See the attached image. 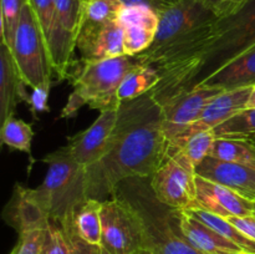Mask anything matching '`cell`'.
Segmentation results:
<instances>
[{"mask_svg":"<svg viewBox=\"0 0 255 254\" xmlns=\"http://www.w3.org/2000/svg\"><path fill=\"white\" fill-rule=\"evenodd\" d=\"M255 45V0L232 16L197 27L178 41L154 52L137 55L142 65L161 75L149 94L158 105L198 86L203 80Z\"/></svg>","mask_w":255,"mask_h":254,"instance_id":"6da1fadb","label":"cell"},{"mask_svg":"<svg viewBox=\"0 0 255 254\" xmlns=\"http://www.w3.org/2000/svg\"><path fill=\"white\" fill-rule=\"evenodd\" d=\"M169 156L162 128V110L151 94L120 104L111 148L96 166L87 168L90 198L116 192L122 182L149 178Z\"/></svg>","mask_w":255,"mask_h":254,"instance_id":"7a4b0ae2","label":"cell"},{"mask_svg":"<svg viewBox=\"0 0 255 254\" xmlns=\"http://www.w3.org/2000/svg\"><path fill=\"white\" fill-rule=\"evenodd\" d=\"M81 62V67L69 75L74 90L60 112V119L75 117L84 106L102 111L120 105L121 102L117 100L120 85L131 70L142 65L137 55Z\"/></svg>","mask_w":255,"mask_h":254,"instance_id":"3957f363","label":"cell"},{"mask_svg":"<svg viewBox=\"0 0 255 254\" xmlns=\"http://www.w3.org/2000/svg\"><path fill=\"white\" fill-rule=\"evenodd\" d=\"M42 161L47 164L44 182L35 189L27 188L29 194L49 218H64L90 198L87 168L72 158L67 146L51 152Z\"/></svg>","mask_w":255,"mask_h":254,"instance_id":"277c9868","label":"cell"},{"mask_svg":"<svg viewBox=\"0 0 255 254\" xmlns=\"http://www.w3.org/2000/svg\"><path fill=\"white\" fill-rule=\"evenodd\" d=\"M102 244L112 254H139L146 243V226L136 204L114 197L102 201Z\"/></svg>","mask_w":255,"mask_h":254,"instance_id":"5b68a950","label":"cell"},{"mask_svg":"<svg viewBox=\"0 0 255 254\" xmlns=\"http://www.w3.org/2000/svg\"><path fill=\"white\" fill-rule=\"evenodd\" d=\"M10 51L19 75L27 87L35 89L44 81L51 79L54 70L50 62L44 35L30 2L22 9L14 44Z\"/></svg>","mask_w":255,"mask_h":254,"instance_id":"8992f818","label":"cell"},{"mask_svg":"<svg viewBox=\"0 0 255 254\" xmlns=\"http://www.w3.org/2000/svg\"><path fill=\"white\" fill-rule=\"evenodd\" d=\"M196 166L182 152H173L151 177L154 198L173 211L197 209Z\"/></svg>","mask_w":255,"mask_h":254,"instance_id":"52a82bcc","label":"cell"},{"mask_svg":"<svg viewBox=\"0 0 255 254\" xmlns=\"http://www.w3.org/2000/svg\"><path fill=\"white\" fill-rule=\"evenodd\" d=\"M119 114L120 105L102 110L89 128L67 138L66 146L77 163L90 168L107 156L119 122Z\"/></svg>","mask_w":255,"mask_h":254,"instance_id":"ba28073f","label":"cell"},{"mask_svg":"<svg viewBox=\"0 0 255 254\" xmlns=\"http://www.w3.org/2000/svg\"><path fill=\"white\" fill-rule=\"evenodd\" d=\"M143 217L146 226L144 248L153 254H203L194 248L179 229L177 211L154 212L141 198L133 202Z\"/></svg>","mask_w":255,"mask_h":254,"instance_id":"9c48e42d","label":"cell"},{"mask_svg":"<svg viewBox=\"0 0 255 254\" xmlns=\"http://www.w3.org/2000/svg\"><path fill=\"white\" fill-rule=\"evenodd\" d=\"M158 19L156 39L144 52H154L168 46L217 17L198 0H176L158 12Z\"/></svg>","mask_w":255,"mask_h":254,"instance_id":"30bf717a","label":"cell"},{"mask_svg":"<svg viewBox=\"0 0 255 254\" xmlns=\"http://www.w3.org/2000/svg\"><path fill=\"white\" fill-rule=\"evenodd\" d=\"M29 2L44 35L52 70L61 81L69 77L76 39L57 22L55 0H29Z\"/></svg>","mask_w":255,"mask_h":254,"instance_id":"8fae6325","label":"cell"},{"mask_svg":"<svg viewBox=\"0 0 255 254\" xmlns=\"http://www.w3.org/2000/svg\"><path fill=\"white\" fill-rule=\"evenodd\" d=\"M223 91L218 87L196 86L159 105L162 110V128L168 142L187 126L196 122L207 105Z\"/></svg>","mask_w":255,"mask_h":254,"instance_id":"7c38bea8","label":"cell"},{"mask_svg":"<svg viewBox=\"0 0 255 254\" xmlns=\"http://www.w3.org/2000/svg\"><path fill=\"white\" fill-rule=\"evenodd\" d=\"M76 47L81 54V61H101L125 56L122 25L119 20L105 24L82 22Z\"/></svg>","mask_w":255,"mask_h":254,"instance_id":"4fadbf2b","label":"cell"},{"mask_svg":"<svg viewBox=\"0 0 255 254\" xmlns=\"http://www.w3.org/2000/svg\"><path fill=\"white\" fill-rule=\"evenodd\" d=\"M253 87H243V89L229 90V91H223L218 96L214 97L207 107L204 109L203 114L201 115L198 120L182 132H179L171 142H169V149L176 147L177 144L182 143L184 139L191 137L192 134H196L202 131H211L216 128L224 121L231 119L233 115L242 110L247 109L249 96Z\"/></svg>","mask_w":255,"mask_h":254,"instance_id":"5bb4252c","label":"cell"},{"mask_svg":"<svg viewBox=\"0 0 255 254\" xmlns=\"http://www.w3.org/2000/svg\"><path fill=\"white\" fill-rule=\"evenodd\" d=\"M197 204L199 209L223 218L254 214L255 202L241 196L233 189L197 176Z\"/></svg>","mask_w":255,"mask_h":254,"instance_id":"9a60e30c","label":"cell"},{"mask_svg":"<svg viewBox=\"0 0 255 254\" xmlns=\"http://www.w3.org/2000/svg\"><path fill=\"white\" fill-rule=\"evenodd\" d=\"M158 12L148 6H126L120 15L126 55L136 56L152 46L158 29Z\"/></svg>","mask_w":255,"mask_h":254,"instance_id":"2e32d148","label":"cell"},{"mask_svg":"<svg viewBox=\"0 0 255 254\" xmlns=\"http://www.w3.org/2000/svg\"><path fill=\"white\" fill-rule=\"evenodd\" d=\"M197 176L233 189L255 202V168L208 156L196 167Z\"/></svg>","mask_w":255,"mask_h":254,"instance_id":"e0dca14e","label":"cell"},{"mask_svg":"<svg viewBox=\"0 0 255 254\" xmlns=\"http://www.w3.org/2000/svg\"><path fill=\"white\" fill-rule=\"evenodd\" d=\"M72 213L60 219L49 218L41 254H101V247L87 243L77 234Z\"/></svg>","mask_w":255,"mask_h":254,"instance_id":"ac0fdd59","label":"cell"},{"mask_svg":"<svg viewBox=\"0 0 255 254\" xmlns=\"http://www.w3.org/2000/svg\"><path fill=\"white\" fill-rule=\"evenodd\" d=\"M27 85L19 75L9 47L0 46V120L14 116L19 102L29 104Z\"/></svg>","mask_w":255,"mask_h":254,"instance_id":"d6986e66","label":"cell"},{"mask_svg":"<svg viewBox=\"0 0 255 254\" xmlns=\"http://www.w3.org/2000/svg\"><path fill=\"white\" fill-rule=\"evenodd\" d=\"M198 86L229 90L255 86V45L207 77Z\"/></svg>","mask_w":255,"mask_h":254,"instance_id":"ffe728a7","label":"cell"},{"mask_svg":"<svg viewBox=\"0 0 255 254\" xmlns=\"http://www.w3.org/2000/svg\"><path fill=\"white\" fill-rule=\"evenodd\" d=\"M179 229L189 243L203 254H227L243 251L213 228L183 211H177Z\"/></svg>","mask_w":255,"mask_h":254,"instance_id":"44dd1931","label":"cell"},{"mask_svg":"<svg viewBox=\"0 0 255 254\" xmlns=\"http://www.w3.org/2000/svg\"><path fill=\"white\" fill-rule=\"evenodd\" d=\"M102 201L87 198L72 213L75 229L85 242L94 246L102 244Z\"/></svg>","mask_w":255,"mask_h":254,"instance_id":"7402d4cb","label":"cell"},{"mask_svg":"<svg viewBox=\"0 0 255 254\" xmlns=\"http://www.w3.org/2000/svg\"><path fill=\"white\" fill-rule=\"evenodd\" d=\"M161 81V75L153 66L138 65L126 75L117 91L120 102L133 101L151 92Z\"/></svg>","mask_w":255,"mask_h":254,"instance_id":"603a6c76","label":"cell"},{"mask_svg":"<svg viewBox=\"0 0 255 254\" xmlns=\"http://www.w3.org/2000/svg\"><path fill=\"white\" fill-rule=\"evenodd\" d=\"M186 213L191 214L194 218H197L198 221L203 222L204 224H207L208 227L213 228L214 231L218 232L221 236H223L224 238H227L228 241L233 242L234 244L239 247V248L243 249L244 252H249V253H255V241H252L251 238L244 236L239 229H237V227H234L231 222L227 218L223 217L216 216V214H212L209 212L203 211V209H188V211H183Z\"/></svg>","mask_w":255,"mask_h":254,"instance_id":"cb8c5ba5","label":"cell"},{"mask_svg":"<svg viewBox=\"0 0 255 254\" xmlns=\"http://www.w3.org/2000/svg\"><path fill=\"white\" fill-rule=\"evenodd\" d=\"M209 156L222 161L246 164L255 168V146L251 141L216 138Z\"/></svg>","mask_w":255,"mask_h":254,"instance_id":"d4e9b609","label":"cell"},{"mask_svg":"<svg viewBox=\"0 0 255 254\" xmlns=\"http://www.w3.org/2000/svg\"><path fill=\"white\" fill-rule=\"evenodd\" d=\"M216 138L255 141V109H244L213 128Z\"/></svg>","mask_w":255,"mask_h":254,"instance_id":"484cf974","label":"cell"},{"mask_svg":"<svg viewBox=\"0 0 255 254\" xmlns=\"http://www.w3.org/2000/svg\"><path fill=\"white\" fill-rule=\"evenodd\" d=\"M32 137L34 131L31 125L26 124L22 120L10 116L1 124V143L6 144L9 148L31 154Z\"/></svg>","mask_w":255,"mask_h":254,"instance_id":"4316f807","label":"cell"},{"mask_svg":"<svg viewBox=\"0 0 255 254\" xmlns=\"http://www.w3.org/2000/svg\"><path fill=\"white\" fill-rule=\"evenodd\" d=\"M214 141H216V136L213 133V129L198 132L169 149V154L173 152H182L197 167L206 157L211 154Z\"/></svg>","mask_w":255,"mask_h":254,"instance_id":"83f0119b","label":"cell"},{"mask_svg":"<svg viewBox=\"0 0 255 254\" xmlns=\"http://www.w3.org/2000/svg\"><path fill=\"white\" fill-rule=\"evenodd\" d=\"M29 0H0V32L1 45L11 50L21 11Z\"/></svg>","mask_w":255,"mask_h":254,"instance_id":"f1b7e54d","label":"cell"},{"mask_svg":"<svg viewBox=\"0 0 255 254\" xmlns=\"http://www.w3.org/2000/svg\"><path fill=\"white\" fill-rule=\"evenodd\" d=\"M125 7L121 0H90L85 2L82 22L105 24L115 21L120 19Z\"/></svg>","mask_w":255,"mask_h":254,"instance_id":"f546056e","label":"cell"},{"mask_svg":"<svg viewBox=\"0 0 255 254\" xmlns=\"http://www.w3.org/2000/svg\"><path fill=\"white\" fill-rule=\"evenodd\" d=\"M56 17L60 26L77 40L84 16L82 0H55Z\"/></svg>","mask_w":255,"mask_h":254,"instance_id":"4dcf8cb0","label":"cell"},{"mask_svg":"<svg viewBox=\"0 0 255 254\" xmlns=\"http://www.w3.org/2000/svg\"><path fill=\"white\" fill-rule=\"evenodd\" d=\"M19 239L9 254H41L46 226L27 227L17 231Z\"/></svg>","mask_w":255,"mask_h":254,"instance_id":"1f68e13d","label":"cell"},{"mask_svg":"<svg viewBox=\"0 0 255 254\" xmlns=\"http://www.w3.org/2000/svg\"><path fill=\"white\" fill-rule=\"evenodd\" d=\"M217 19L232 16L241 11L249 0H198Z\"/></svg>","mask_w":255,"mask_h":254,"instance_id":"d6a6232c","label":"cell"},{"mask_svg":"<svg viewBox=\"0 0 255 254\" xmlns=\"http://www.w3.org/2000/svg\"><path fill=\"white\" fill-rule=\"evenodd\" d=\"M50 90H51V79L46 80L41 85L32 89L31 95H30L29 109L31 111L34 119H37V114L49 111V105H47V99H49Z\"/></svg>","mask_w":255,"mask_h":254,"instance_id":"836d02e7","label":"cell"},{"mask_svg":"<svg viewBox=\"0 0 255 254\" xmlns=\"http://www.w3.org/2000/svg\"><path fill=\"white\" fill-rule=\"evenodd\" d=\"M237 229L242 232L246 237L251 238L252 241H255V216L251 214V216H244V217H231L227 218Z\"/></svg>","mask_w":255,"mask_h":254,"instance_id":"e575fe53","label":"cell"},{"mask_svg":"<svg viewBox=\"0 0 255 254\" xmlns=\"http://www.w3.org/2000/svg\"><path fill=\"white\" fill-rule=\"evenodd\" d=\"M125 6H148L154 11L161 12L176 0H121Z\"/></svg>","mask_w":255,"mask_h":254,"instance_id":"d590c367","label":"cell"},{"mask_svg":"<svg viewBox=\"0 0 255 254\" xmlns=\"http://www.w3.org/2000/svg\"><path fill=\"white\" fill-rule=\"evenodd\" d=\"M247 107H248V109H255V86H253V89H252L251 96H249V101H248V105H247Z\"/></svg>","mask_w":255,"mask_h":254,"instance_id":"8d00e7d4","label":"cell"},{"mask_svg":"<svg viewBox=\"0 0 255 254\" xmlns=\"http://www.w3.org/2000/svg\"><path fill=\"white\" fill-rule=\"evenodd\" d=\"M227 254H255V253H249V252L238 251V252H231V253H227Z\"/></svg>","mask_w":255,"mask_h":254,"instance_id":"74e56055","label":"cell"},{"mask_svg":"<svg viewBox=\"0 0 255 254\" xmlns=\"http://www.w3.org/2000/svg\"><path fill=\"white\" fill-rule=\"evenodd\" d=\"M139 254H153V253H152V252L149 251V249H147V248H143V249H142L141 252H139Z\"/></svg>","mask_w":255,"mask_h":254,"instance_id":"f35d334b","label":"cell"},{"mask_svg":"<svg viewBox=\"0 0 255 254\" xmlns=\"http://www.w3.org/2000/svg\"><path fill=\"white\" fill-rule=\"evenodd\" d=\"M101 254H112V253H110V252L107 251V249H105L104 247H101Z\"/></svg>","mask_w":255,"mask_h":254,"instance_id":"ab89813d","label":"cell"},{"mask_svg":"<svg viewBox=\"0 0 255 254\" xmlns=\"http://www.w3.org/2000/svg\"><path fill=\"white\" fill-rule=\"evenodd\" d=\"M82 1H84V2H87V1H90V0H82Z\"/></svg>","mask_w":255,"mask_h":254,"instance_id":"60d3db41","label":"cell"},{"mask_svg":"<svg viewBox=\"0 0 255 254\" xmlns=\"http://www.w3.org/2000/svg\"><path fill=\"white\" fill-rule=\"evenodd\" d=\"M254 216H255V203H254Z\"/></svg>","mask_w":255,"mask_h":254,"instance_id":"b9f144b4","label":"cell"},{"mask_svg":"<svg viewBox=\"0 0 255 254\" xmlns=\"http://www.w3.org/2000/svg\"><path fill=\"white\" fill-rule=\"evenodd\" d=\"M253 144H254V146H255V141H253Z\"/></svg>","mask_w":255,"mask_h":254,"instance_id":"7bdbcfd3","label":"cell"}]
</instances>
